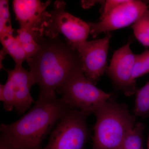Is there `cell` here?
Returning <instances> with one entry per match:
<instances>
[{"label":"cell","mask_w":149,"mask_h":149,"mask_svg":"<svg viewBox=\"0 0 149 149\" xmlns=\"http://www.w3.org/2000/svg\"><path fill=\"white\" fill-rule=\"evenodd\" d=\"M37 53L27 60L30 72L40 88L39 97H54L69 76L82 68L79 54L57 37H43Z\"/></svg>","instance_id":"obj_1"},{"label":"cell","mask_w":149,"mask_h":149,"mask_svg":"<svg viewBox=\"0 0 149 149\" xmlns=\"http://www.w3.org/2000/svg\"><path fill=\"white\" fill-rule=\"evenodd\" d=\"M69 109L62 98L38 97L35 105L21 118L1 124L0 139L18 149H42L44 139Z\"/></svg>","instance_id":"obj_2"},{"label":"cell","mask_w":149,"mask_h":149,"mask_svg":"<svg viewBox=\"0 0 149 149\" xmlns=\"http://www.w3.org/2000/svg\"><path fill=\"white\" fill-rule=\"evenodd\" d=\"M94 113L96 121L91 149H122L126 136L136 125L135 116L112 98L101 104Z\"/></svg>","instance_id":"obj_3"},{"label":"cell","mask_w":149,"mask_h":149,"mask_svg":"<svg viewBox=\"0 0 149 149\" xmlns=\"http://www.w3.org/2000/svg\"><path fill=\"white\" fill-rule=\"evenodd\" d=\"M57 91L70 108L89 114L113 95L96 87L85 76L82 68L75 70Z\"/></svg>","instance_id":"obj_4"},{"label":"cell","mask_w":149,"mask_h":149,"mask_svg":"<svg viewBox=\"0 0 149 149\" xmlns=\"http://www.w3.org/2000/svg\"><path fill=\"white\" fill-rule=\"evenodd\" d=\"M103 3L101 17L97 22H88L90 33L96 37L102 32L132 25L148 8L146 3L138 0H107Z\"/></svg>","instance_id":"obj_5"},{"label":"cell","mask_w":149,"mask_h":149,"mask_svg":"<svg viewBox=\"0 0 149 149\" xmlns=\"http://www.w3.org/2000/svg\"><path fill=\"white\" fill-rule=\"evenodd\" d=\"M89 115L77 109L68 110L42 149H85L90 136L86 122Z\"/></svg>","instance_id":"obj_6"},{"label":"cell","mask_w":149,"mask_h":149,"mask_svg":"<svg viewBox=\"0 0 149 149\" xmlns=\"http://www.w3.org/2000/svg\"><path fill=\"white\" fill-rule=\"evenodd\" d=\"M65 6L63 1H57L54 3L53 9L49 12L44 35L55 38L61 33L66 37L70 45L77 51L87 42L90 26L88 22L67 12Z\"/></svg>","instance_id":"obj_7"},{"label":"cell","mask_w":149,"mask_h":149,"mask_svg":"<svg viewBox=\"0 0 149 149\" xmlns=\"http://www.w3.org/2000/svg\"><path fill=\"white\" fill-rule=\"evenodd\" d=\"M4 69L8 79L5 84L0 85V100L7 111L15 108L19 115L23 114L34 102L30 90L36 84L35 79L22 65H15L13 69Z\"/></svg>","instance_id":"obj_8"},{"label":"cell","mask_w":149,"mask_h":149,"mask_svg":"<svg viewBox=\"0 0 149 149\" xmlns=\"http://www.w3.org/2000/svg\"><path fill=\"white\" fill-rule=\"evenodd\" d=\"M131 42L129 40L114 52L106 71L115 88L127 96L133 95L137 91L133 79L136 54L130 49Z\"/></svg>","instance_id":"obj_9"},{"label":"cell","mask_w":149,"mask_h":149,"mask_svg":"<svg viewBox=\"0 0 149 149\" xmlns=\"http://www.w3.org/2000/svg\"><path fill=\"white\" fill-rule=\"evenodd\" d=\"M111 36L108 32L102 39L87 41L76 51L85 76L95 85L107 69V58Z\"/></svg>","instance_id":"obj_10"},{"label":"cell","mask_w":149,"mask_h":149,"mask_svg":"<svg viewBox=\"0 0 149 149\" xmlns=\"http://www.w3.org/2000/svg\"><path fill=\"white\" fill-rule=\"evenodd\" d=\"M51 1L42 2L38 0H14V12L20 28L42 37L49 12L46 11Z\"/></svg>","instance_id":"obj_11"},{"label":"cell","mask_w":149,"mask_h":149,"mask_svg":"<svg viewBox=\"0 0 149 149\" xmlns=\"http://www.w3.org/2000/svg\"><path fill=\"white\" fill-rule=\"evenodd\" d=\"M0 40L3 49L13 58L15 65H22L23 61H27L28 56L16 36L7 35L0 38Z\"/></svg>","instance_id":"obj_12"},{"label":"cell","mask_w":149,"mask_h":149,"mask_svg":"<svg viewBox=\"0 0 149 149\" xmlns=\"http://www.w3.org/2000/svg\"><path fill=\"white\" fill-rule=\"evenodd\" d=\"M17 33L16 37L29 59L37 52L39 49L38 42L44 37L38 36L21 28L17 30Z\"/></svg>","instance_id":"obj_13"},{"label":"cell","mask_w":149,"mask_h":149,"mask_svg":"<svg viewBox=\"0 0 149 149\" xmlns=\"http://www.w3.org/2000/svg\"><path fill=\"white\" fill-rule=\"evenodd\" d=\"M134 113L135 116H149V81L136 92Z\"/></svg>","instance_id":"obj_14"},{"label":"cell","mask_w":149,"mask_h":149,"mask_svg":"<svg viewBox=\"0 0 149 149\" xmlns=\"http://www.w3.org/2000/svg\"><path fill=\"white\" fill-rule=\"evenodd\" d=\"M145 125L137 123L128 136L123 145L122 149H143V133Z\"/></svg>","instance_id":"obj_15"},{"label":"cell","mask_w":149,"mask_h":149,"mask_svg":"<svg viewBox=\"0 0 149 149\" xmlns=\"http://www.w3.org/2000/svg\"><path fill=\"white\" fill-rule=\"evenodd\" d=\"M13 29L11 24L9 1H0V38L13 35Z\"/></svg>","instance_id":"obj_16"},{"label":"cell","mask_w":149,"mask_h":149,"mask_svg":"<svg viewBox=\"0 0 149 149\" xmlns=\"http://www.w3.org/2000/svg\"><path fill=\"white\" fill-rule=\"evenodd\" d=\"M149 72V50L139 54H136L133 68V79L136 81L138 77Z\"/></svg>","instance_id":"obj_17"},{"label":"cell","mask_w":149,"mask_h":149,"mask_svg":"<svg viewBox=\"0 0 149 149\" xmlns=\"http://www.w3.org/2000/svg\"><path fill=\"white\" fill-rule=\"evenodd\" d=\"M134 35L139 42L145 47H149V35L142 24L137 20L132 24Z\"/></svg>","instance_id":"obj_18"},{"label":"cell","mask_w":149,"mask_h":149,"mask_svg":"<svg viewBox=\"0 0 149 149\" xmlns=\"http://www.w3.org/2000/svg\"><path fill=\"white\" fill-rule=\"evenodd\" d=\"M137 20L142 24V26L143 27L144 29H146L149 35V10L148 8L144 12V13Z\"/></svg>","instance_id":"obj_19"},{"label":"cell","mask_w":149,"mask_h":149,"mask_svg":"<svg viewBox=\"0 0 149 149\" xmlns=\"http://www.w3.org/2000/svg\"><path fill=\"white\" fill-rule=\"evenodd\" d=\"M0 149H18L15 148L6 141L0 139Z\"/></svg>","instance_id":"obj_20"},{"label":"cell","mask_w":149,"mask_h":149,"mask_svg":"<svg viewBox=\"0 0 149 149\" xmlns=\"http://www.w3.org/2000/svg\"><path fill=\"white\" fill-rule=\"evenodd\" d=\"M148 149H149V139L148 140Z\"/></svg>","instance_id":"obj_21"}]
</instances>
